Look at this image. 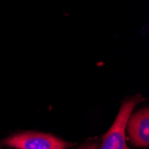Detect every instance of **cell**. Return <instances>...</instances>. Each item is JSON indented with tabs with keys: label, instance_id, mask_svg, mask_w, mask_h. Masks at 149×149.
Listing matches in <instances>:
<instances>
[{
	"label": "cell",
	"instance_id": "cell-4",
	"mask_svg": "<svg viewBox=\"0 0 149 149\" xmlns=\"http://www.w3.org/2000/svg\"><path fill=\"white\" fill-rule=\"evenodd\" d=\"M77 149H98V146L97 144H90V145H86L83 146H80Z\"/></svg>",
	"mask_w": 149,
	"mask_h": 149
},
{
	"label": "cell",
	"instance_id": "cell-1",
	"mask_svg": "<svg viewBox=\"0 0 149 149\" xmlns=\"http://www.w3.org/2000/svg\"><path fill=\"white\" fill-rule=\"evenodd\" d=\"M142 100L138 96L121 104L114 123L103 138L100 149H130L126 145V125L134 107Z\"/></svg>",
	"mask_w": 149,
	"mask_h": 149
},
{
	"label": "cell",
	"instance_id": "cell-2",
	"mask_svg": "<svg viewBox=\"0 0 149 149\" xmlns=\"http://www.w3.org/2000/svg\"><path fill=\"white\" fill-rule=\"evenodd\" d=\"M5 145L16 149H66L67 143L50 134L26 131L6 139Z\"/></svg>",
	"mask_w": 149,
	"mask_h": 149
},
{
	"label": "cell",
	"instance_id": "cell-3",
	"mask_svg": "<svg viewBox=\"0 0 149 149\" xmlns=\"http://www.w3.org/2000/svg\"><path fill=\"white\" fill-rule=\"evenodd\" d=\"M130 142L138 147L149 146V109L142 108L130 114L126 125Z\"/></svg>",
	"mask_w": 149,
	"mask_h": 149
}]
</instances>
